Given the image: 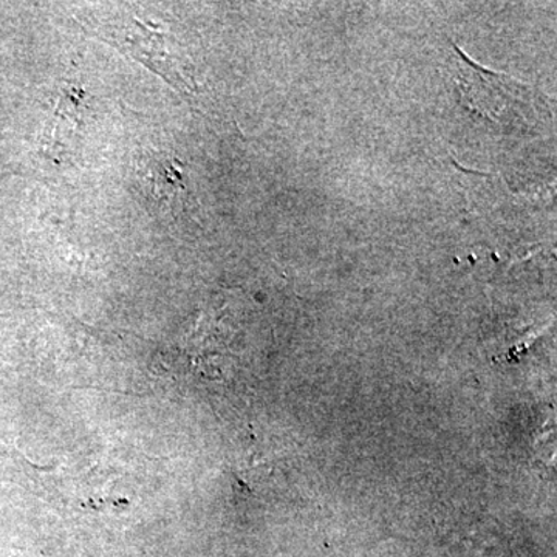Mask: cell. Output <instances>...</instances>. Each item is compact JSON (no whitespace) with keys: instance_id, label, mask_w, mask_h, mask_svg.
Returning a JSON list of instances; mask_svg holds the SVG:
<instances>
[{"instance_id":"1","label":"cell","mask_w":557,"mask_h":557,"mask_svg":"<svg viewBox=\"0 0 557 557\" xmlns=\"http://www.w3.org/2000/svg\"><path fill=\"white\" fill-rule=\"evenodd\" d=\"M139 189L153 211L180 219L193 207L188 174L182 161L163 152L143 157L138 164Z\"/></svg>"},{"instance_id":"2","label":"cell","mask_w":557,"mask_h":557,"mask_svg":"<svg viewBox=\"0 0 557 557\" xmlns=\"http://www.w3.org/2000/svg\"><path fill=\"white\" fill-rule=\"evenodd\" d=\"M100 38L129 53L135 60L148 65L150 70L166 81L170 86L182 94L193 89L186 70L180 60L166 47V39L160 32L150 30L141 22H135V28L102 27Z\"/></svg>"}]
</instances>
